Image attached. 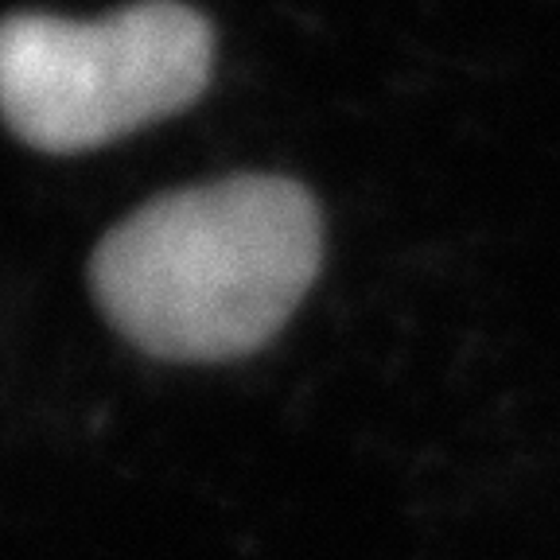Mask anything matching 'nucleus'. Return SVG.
<instances>
[{"mask_svg":"<svg viewBox=\"0 0 560 560\" xmlns=\"http://www.w3.org/2000/svg\"><path fill=\"white\" fill-rule=\"evenodd\" d=\"M324 257L312 195L234 175L132 210L97 242L90 292L121 339L164 362L261 350L307 296Z\"/></svg>","mask_w":560,"mask_h":560,"instance_id":"obj_1","label":"nucleus"},{"mask_svg":"<svg viewBox=\"0 0 560 560\" xmlns=\"http://www.w3.org/2000/svg\"><path fill=\"white\" fill-rule=\"evenodd\" d=\"M210 24L144 0L102 20H0V121L39 152H82L179 114L210 79Z\"/></svg>","mask_w":560,"mask_h":560,"instance_id":"obj_2","label":"nucleus"}]
</instances>
